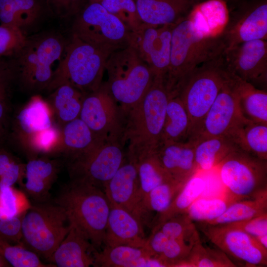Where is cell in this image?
Wrapping results in <instances>:
<instances>
[{
    "label": "cell",
    "instance_id": "1",
    "mask_svg": "<svg viewBox=\"0 0 267 267\" xmlns=\"http://www.w3.org/2000/svg\"><path fill=\"white\" fill-rule=\"evenodd\" d=\"M224 33L214 32L195 5L173 27L170 62L164 80L170 94H177L191 73L224 53Z\"/></svg>",
    "mask_w": 267,
    "mask_h": 267
},
{
    "label": "cell",
    "instance_id": "2",
    "mask_svg": "<svg viewBox=\"0 0 267 267\" xmlns=\"http://www.w3.org/2000/svg\"><path fill=\"white\" fill-rule=\"evenodd\" d=\"M170 96L164 81L155 78L141 100L133 107L122 111V140L124 144H128L129 159L136 162L156 152L161 142Z\"/></svg>",
    "mask_w": 267,
    "mask_h": 267
},
{
    "label": "cell",
    "instance_id": "3",
    "mask_svg": "<svg viewBox=\"0 0 267 267\" xmlns=\"http://www.w3.org/2000/svg\"><path fill=\"white\" fill-rule=\"evenodd\" d=\"M97 251L104 244L111 205L104 191L88 182L71 179L54 200Z\"/></svg>",
    "mask_w": 267,
    "mask_h": 267
},
{
    "label": "cell",
    "instance_id": "4",
    "mask_svg": "<svg viewBox=\"0 0 267 267\" xmlns=\"http://www.w3.org/2000/svg\"><path fill=\"white\" fill-rule=\"evenodd\" d=\"M112 52L72 35L65 57L53 72L46 90L51 92L63 84H69L84 94L97 90L102 84L106 61Z\"/></svg>",
    "mask_w": 267,
    "mask_h": 267
},
{
    "label": "cell",
    "instance_id": "5",
    "mask_svg": "<svg viewBox=\"0 0 267 267\" xmlns=\"http://www.w3.org/2000/svg\"><path fill=\"white\" fill-rule=\"evenodd\" d=\"M231 77L223 54L196 68L184 81L178 94L190 121L188 141L194 139L219 92Z\"/></svg>",
    "mask_w": 267,
    "mask_h": 267
},
{
    "label": "cell",
    "instance_id": "6",
    "mask_svg": "<svg viewBox=\"0 0 267 267\" xmlns=\"http://www.w3.org/2000/svg\"><path fill=\"white\" fill-rule=\"evenodd\" d=\"M105 70L108 75V88L122 111L133 107L141 100L155 78L130 44L111 53Z\"/></svg>",
    "mask_w": 267,
    "mask_h": 267
},
{
    "label": "cell",
    "instance_id": "7",
    "mask_svg": "<svg viewBox=\"0 0 267 267\" xmlns=\"http://www.w3.org/2000/svg\"><path fill=\"white\" fill-rule=\"evenodd\" d=\"M64 48L63 38L56 33L28 37L24 46L10 58L22 88L34 93L46 89L52 78V65L60 58Z\"/></svg>",
    "mask_w": 267,
    "mask_h": 267
},
{
    "label": "cell",
    "instance_id": "8",
    "mask_svg": "<svg viewBox=\"0 0 267 267\" xmlns=\"http://www.w3.org/2000/svg\"><path fill=\"white\" fill-rule=\"evenodd\" d=\"M70 223L64 209L54 202H35L21 220V244L46 261L68 233Z\"/></svg>",
    "mask_w": 267,
    "mask_h": 267
},
{
    "label": "cell",
    "instance_id": "9",
    "mask_svg": "<svg viewBox=\"0 0 267 267\" xmlns=\"http://www.w3.org/2000/svg\"><path fill=\"white\" fill-rule=\"evenodd\" d=\"M130 31L98 2H90L77 14L72 35L112 52L129 44Z\"/></svg>",
    "mask_w": 267,
    "mask_h": 267
},
{
    "label": "cell",
    "instance_id": "10",
    "mask_svg": "<svg viewBox=\"0 0 267 267\" xmlns=\"http://www.w3.org/2000/svg\"><path fill=\"white\" fill-rule=\"evenodd\" d=\"M221 181L233 197L253 198L267 190V160L238 149L218 166Z\"/></svg>",
    "mask_w": 267,
    "mask_h": 267
},
{
    "label": "cell",
    "instance_id": "11",
    "mask_svg": "<svg viewBox=\"0 0 267 267\" xmlns=\"http://www.w3.org/2000/svg\"><path fill=\"white\" fill-rule=\"evenodd\" d=\"M123 145L119 139L101 140L87 152L69 160L71 179L88 182L104 191L125 161Z\"/></svg>",
    "mask_w": 267,
    "mask_h": 267
},
{
    "label": "cell",
    "instance_id": "12",
    "mask_svg": "<svg viewBox=\"0 0 267 267\" xmlns=\"http://www.w3.org/2000/svg\"><path fill=\"white\" fill-rule=\"evenodd\" d=\"M79 117L99 139L122 141L123 115L106 83L84 94Z\"/></svg>",
    "mask_w": 267,
    "mask_h": 267
},
{
    "label": "cell",
    "instance_id": "13",
    "mask_svg": "<svg viewBox=\"0 0 267 267\" xmlns=\"http://www.w3.org/2000/svg\"><path fill=\"white\" fill-rule=\"evenodd\" d=\"M205 236L218 249L246 267L267 266V249L244 231L228 224L199 222Z\"/></svg>",
    "mask_w": 267,
    "mask_h": 267
},
{
    "label": "cell",
    "instance_id": "14",
    "mask_svg": "<svg viewBox=\"0 0 267 267\" xmlns=\"http://www.w3.org/2000/svg\"><path fill=\"white\" fill-rule=\"evenodd\" d=\"M247 120L242 116L235 86L234 76L223 85L207 113L193 141L211 136L231 138Z\"/></svg>",
    "mask_w": 267,
    "mask_h": 267
},
{
    "label": "cell",
    "instance_id": "15",
    "mask_svg": "<svg viewBox=\"0 0 267 267\" xmlns=\"http://www.w3.org/2000/svg\"><path fill=\"white\" fill-rule=\"evenodd\" d=\"M152 26L143 24L130 32L129 44L149 67L154 77L164 80L168 72L174 25Z\"/></svg>",
    "mask_w": 267,
    "mask_h": 267
},
{
    "label": "cell",
    "instance_id": "16",
    "mask_svg": "<svg viewBox=\"0 0 267 267\" xmlns=\"http://www.w3.org/2000/svg\"><path fill=\"white\" fill-rule=\"evenodd\" d=\"M229 71L255 87L267 86V42L256 40L240 44L225 52Z\"/></svg>",
    "mask_w": 267,
    "mask_h": 267
},
{
    "label": "cell",
    "instance_id": "17",
    "mask_svg": "<svg viewBox=\"0 0 267 267\" xmlns=\"http://www.w3.org/2000/svg\"><path fill=\"white\" fill-rule=\"evenodd\" d=\"M111 206L123 208L141 221L139 179L135 162H123L104 188Z\"/></svg>",
    "mask_w": 267,
    "mask_h": 267
},
{
    "label": "cell",
    "instance_id": "18",
    "mask_svg": "<svg viewBox=\"0 0 267 267\" xmlns=\"http://www.w3.org/2000/svg\"><path fill=\"white\" fill-rule=\"evenodd\" d=\"M60 162L47 156L28 159L25 164L24 176L20 186L35 202L48 201L49 191L57 178Z\"/></svg>",
    "mask_w": 267,
    "mask_h": 267
},
{
    "label": "cell",
    "instance_id": "19",
    "mask_svg": "<svg viewBox=\"0 0 267 267\" xmlns=\"http://www.w3.org/2000/svg\"><path fill=\"white\" fill-rule=\"evenodd\" d=\"M47 101L39 95L33 96L20 110L14 120L13 134L21 148L33 135L55 123Z\"/></svg>",
    "mask_w": 267,
    "mask_h": 267
},
{
    "label": "cell",
    "instance_id": "20",
    "mask_svg": "<svg viewBox=\"0 0 267 267\" xmlns=\"http://www.w3.org/2000/svg\"><path fill=\"white\" fill-rule=\"evenodd\" d=\"M145 237L141 221L127 210L111 206L104 245L106 247L128 245L144 247Z\"/></svg>",
    "mask_w": 267,
    "mask_h": 267
},
{
    "label": "cell",
    "instance_id": "21",
    "mask_svg": "<svg viewBox=\"0 0 267 267\" xmlns=\"http://www.w3.org/2000/svg\"><path fill=\"white\" fill-rule=\"evenodd\" d=\"M96 250L86 235L70 223L68 233L46 261L55 267L93 266Z\"/></svg>",
    "mask_w": 267,
    "mask_h": 267
},
{
    "label": "cell",
    "instance_id": "22",
    "mask_svg": "<svg viewBox=\"0 0 267 267\" xmlns=\"http://www.w3.org/2000/svg\"><path fill=\"white\" fill-rule=\"evenodd\" d=\"M155 154L163 169L174 179L186 182L198 172L192 141L163 142Z\"/></svg>",
    "mask_w": 267,
    "mask_h": 267
},
{
    "label": "cell",
    "instance_id": "23",
    "mask_svg": "<svg viewBox=\"0 0 267 267\" xmlns=\"http://www.w3.org/2000/svg\"><path fill=\"white\" fill-rule=\"evenodd\" d=\"M224 53L244 42L267 38V3L264 1L248 11L224 33Z\"/></svg>",
    "mask_w": 267,
    "mask_h": 267
},
{
    "label": "cell",
    "instance_id": "24",
    "mask_svg": "<svg viewBox=\"0 0 267 267\" xmlns=\"http://www.w3.org/2000/svg\"><path fill=\"white\" fill-rule=\"evenodd\" d=\"M143 23L152 26L175 24L194 4L190 0H134Z\"/></svg>",
    "mask_w": 267,
    "mask_h": 267
},
{
    "label": "cell",
    "instance_id": "25",
    "mask_svg": "<svg viewBox=\"0 0 267 267\" xmlns=\"http://www.w3.org/2000/svg\"><path fill=\"white\" fill-rule=\"evenodd\" d=\"M49 14L44 0H0V23L25 29Z\"/></svg>",
    "mask_w": 267,
    "mask_h": 267
},
{
    "label": "cell",
    "instance_id": "26",
    "mask_svg": "<svg viewBox=\"0 0 267 267\" xmlns=\"http://www.w3.org/2000/svg\"><path fill=\"white\" fill-rule=\"evenodd\" d=\"M197 170L210 171L217 167L231 152L240 149L233 140L227 136H211L193 141Z\"/></svg>",
    "mask_w": 267,
    "mask_h": 267
},
{
    "label": "cell",
    "instance_id": "27",
    "mask_svg": "<svg viewBox=\"0 0 267 267\" xmlns=\"http://www.w3.org/2000/svg\"><path fill=\"white\" fill-rule=\"evenodd\" d=\"M234 76L239 107L243 117L253 122L267 125V91Z\"/></svg>",
    "mask_w": 267,
    "mask_h": 267
},
{
    "label": "cell",
    "instance_id": "28",
    "mask_svg": "<svg viewBox=\"0 0 267 267\" xmlns=\"http://www.w3.org/2000/svg\"><path fill=\"white\" fill-rule=\"evenodd\" d=\"M61 128V154L69 160L85 153L102 140L96 137L80 117L66 123Z\"/></svg>",
    "mask_w": 267,
    "mask_h": 267
},
{
    "label": "cell",
    "instance_id": "29",
    "mask_svg": "<svg viewBox=\"0 0 267 267\" xmlns=\"http://www.w3.org/2000/svg\"><path fill=\"white\" fill-rule=\"evenodd\" d=\"M49 95L47 102L57 125L61 127L80 117L84 94L69 84L61 85Z\"/></svg>",
    "mask_w": 267,
    "mask_h": 267
},
{
    "label": "cell",
    "instance_id": "30",
    "mask_svg": "<svg viewBox=\"0 0 267 267\" xmlns=\"http://www.w3.org/2000/svg\"><path fill=\"white\" fill-rule=\"evenodd\" d=\"M189 127V117L179 95H170L166 108L161 143L188 141Z\"/></svg>",
    "mask_w": 267,
    "mask_h": 267
},
{
    "label": "cell",
    "instance_id": "31",
    "mask_svg": "<svg viewBox=\"0 0 267 267\" xmlns=\"http://www.w3.org/2000/svg\"><path fill=\"white\" fill-rule=\"evenodd\" d=\"M266 213H267V190L253 198L232 202L220 216L202 223L226 224L249 220Z\"/></svg>",
    "mask_w": 267,
    "mask_h": 267
},
{
    "label": "cell",
    "instance_id": "32",
    "mask_svg": "<svg viewBox=\"0 0 267 267\" xmlns=\"http://www.w3.org/2000/svg\"><path fill=\"white\" fill-rule=\"evenodd\" d=\"M206 180L197 172L185 183L168 208L158 215L153 230L158 229L166 221L186 212L206 188Z\"/></svg>",
    "mask_w": 267,
    "mask_h": 267
},
{
    "label": "cell",
    "instance_id": "33",
    "mask_svg": "<svg viewBox=\"0 0 267 267\" xmlns=\"http://www.w3.org/2000/svg\"><path fill=\"white\" fill-rule=\"evenodd\" d=\"M224 253L217 248L204 246L196 231L191 249L188 256L176 267H235Z\"/></svg>",
    "mask_w": 267,
    "mask_h": 267
},
{
    "label": "cell",
    "instance_id": "34",
    "mask_svg": "<svg viewBox=\"0 0 267 267\" xmlns=\"http://www.w3.org/2000/svg\"><path fill=\"white\" fill-rule=\"evenodd\" d=\"M93 256V267H135L140 258L151 257L144 247L128 245L105 246L101 251H95Z\"/></svg>",
    "mask_w": 267,
    "mask_h": 267
},
{
    "label": "cell",
    "instance_id": "35",
    "mask_svg": "<svg viewBox=\"0 0 267 267\" xmlns=\"http://www.w3.org/2000/svg\"><path fill=\"white\" fill-rule=\"evenodd\" d=\"M232 139L240 149L267 160V125L247 120Z\"/></svg>",
    "mask_w": 267,
    "mask_h": 267
},
{
    "label": "cell",
    "instance_id": "36",
    "mask_svg": "<svg viewBox=\"0 0 267 267\" xmlns=\"http://www.w3.org/2000/svg\"><path fill=\"white\" fill-rule=\"evenodd\" d=\"M139 179V209L147 195L155 187L172 178L163 169L155 153L144 156L136 162Z\"/></svg>",
    "mask_w": 267,
    "mask_h": 267
},
{
    "label": "cell",
    "instance_id": "37",
    "mask_svg": "<svg viewBox=\"0 0 267 267\" xmlns=\"http://www.w3.org/2000/svg\"><path fill=\"white\" fill-rule=\"evenodd\" d=\"M62 147L61 128L54 124L32 136L22 149L29 159L40 155L49 156L61 154Z\"/></svg>",
    "mask_w": 267,
    "mask_h": 267
},
{
    "label": "cell",
    "instance_id": "38",
    "mask_svg": "<svg viewBox=\"0 0 267 267\" xmlns=\"http://www.w3.org/2000/svg\"><path fill=\"white\" fill-rule=\"evenodd\" d=\"M186 182L171 179L153 188L141 203L142 217L149 212L159 215L166 211Z\"/></svg>",
    "mask_w": 267,
    "mask_h": 267
},
{
    "label": "cell",
    "instance_id": "39",
    "mask_svg": "<svg viewBox=\"0 0 267 267\" xmlns=\"http://www.w3.org/2000/svg\"><path fill=\"white\" fill-rule=\"evenodd\" d=\"M0 256L13 267H55L22 245L11 244L0 237Z\"/></svg>",
    "mask_w": 267,
    "mask_h": 267
},
{
    "label": "cell",
    "instance_id": "40",
    "mask_svg": "<svg viewBox=\"0 0 267 267\" xmlns=\"http://www.w3.org/2000/svg\"><path fill=\"white\" fill-rule=\"evenodd\" d=\"M234 201L222 198H198L185 213L193 222H206L220 216Z\"/></svg>",
    "mask_w": 267,
    "mask_h": 267
},
{
    "label": "cell",
    "instance_id": "41",
    "mask_svg": "<svg viewBox=\"0 0 267 267\" xmlns=\"http://www.w3.org/2000/svg\"><path fill=\"white\" fill-rule=\"evenodd\" d=\"M99 2L109 13L117 17L130 32L137 31L144 24L134 0H102Z\"/></svg>",
    "mask_w": 267,
    "mask_h": 267
},
{
    "label": "cell",
    "instance_id": "42",
    "mask_svg": "<svg viewBox=\"0 0 267 267\" xmlns=\"http://www.w3.org/2000/svg\"><path fill=\"white\" fill-rule=\"evenodd\" d=\"M25 164L0 146V188L13 187L22 182L24 173Z\"/></svg>",
    "mask_w": 267,
    "mask_h": 267
},
{
    "label": "cell",
    "instance_id": "43",
    "mask_svg": "<svg viewBox=\"0 0 267 267\" xmlns=\"http://www.w3.org/2000/svg\"><path fill=\"white\" fill-rule=\"evenodd\" d=\"M28 40L25 32L12 25L0 24V58H12L24 46Z\"/></svg>",
    "mask_w": 267,
    "mask_h": 267
},
{
    "label": "cell",
    "instance_id": "44",
    "mask_svg": "<svg viewBox=\"0 0 267 267\" xmlns=\"http://www.w3.org/2000/svg\"><path fill=\"white\" fill-rule=\"evenodd\" d=\"M158 229L169 239L189 240L192 238L197 228L194 222L184 213L166 221Z\"/></svg>",
    "mask_w": 267,
    "mask_h": 267
},
{
    "label": "cell",
    "instance_id": "45",
    "mask_svg": "<svg viewBox=\"0 0 267 267\" xmlns=\"http://www.w3.org/2000/svg\"><path fill=\"white\" fill-rule=\"evenodd\" d=\"M197 231V229L192 238L189 240L169 239L163 252L159 258L167 267H176L178 263L184 260L189 254Z\"/></svg>",
    "mask_w": 267,
    "mask_h": 267
},
{
    "label": "cell",
    "instance_id": "46",
    "mask_svg": "<svg viewBox=\"0 0 267 267\" xmlns=\"http://www.w3.org/2000/svg\"><path fill=\"white\" fill-rule=\"evenodd\" d=\"M23 213L10 215L0 207V238L11 244L22 245L21 227Z\"/></svg>",
    "mask_w": 267,
    "mask_h": 267
},
{
    "label": "cell",
    "instance_id": "47",
    "mask_svg": "<svg viewBox=\"0 0 267 267\" xmlns=\"http://www.w3.org/2000/svg\"><path fill=\"white\" fill-rule=\"evenodd\" d=\"M13 187L0 188V207L10 215L22 214L28 208Z\"/></svg>",
    "mask_w": 267,
    "mask_h": 267
},
{
    "label": "cell",
    "instance_id": "48",
    "mask_svg": "<svg viewBox=\"0 0 267 267\" xmlns=\"http://www.w3.org/2000/svg\"><path fill=\"white\" fill-rule=\"evenodd\" d=\"M16 80V71L10 58H0V100L7 103L12 85Z\"/></svg>",
    "mask_w": 267,
    "mask_h": 267
},
{
    "label": "cell",
    "instance_id": "49",
    "mask_svg": "<svg viewBox=\"0 0 267 267\" xmlns=\"http://www.w3.org/2000/svg\"><path fill=\"white\" fill-rule=\"evenodd\" d=\"M226 224L239 229L256 239L267 236V213L249 220Z\"/></svg>",
    "mask_w": 267,
    "mask_h": 267
},
{
    "label": "cell",
    "instance_id": "50",
    "mask_svg": "<svg viewBox=\"0 0 267 267\" xmlns=\"http://www.w3.org/2000/svg\"><path fill=\"white\" fill-rule=\"evenodd\" d=\"M49 14L61 18L77 14L82 0H44Z\"/></svg>",
    "mask_w": 267,
    "mask_h": 267
},
{
    "label": "cell",
    "instance_id": "51",
    "mask_svg": "<svg viewBox=\"0 0 267 267\" xmlns=\"http://www.w3.org/2000/svg\"><path fill=\"white\" fill-rule=\"evenodd\" d=\"M169 238L160 229L153 230L147 238L144 247L151 257L159 258Z\"/></svg>",
    "mask_w": 267,
    "mask_h": 267
},
{
    "label": "cell",
    "instance_id": "52",
    "mask_svg": "<svg viewBox=\"0 0 267 267\" xmlns=\"http://www.w3.org/2000/svg\"><path fill=\"white\" fill-rule=\"evenodd\" d=\"M7 118V103L0 100V146L6 135Z\"/></svg>",
    "mask_w": 267,
    "mask_h": 267
},
{
    "label": "cell",
    "instance_id": "53",
    "mask_svg": "<svg viewBox=\"0 0 267 267\" xmlns=\"http://www.w3.org/2000/svg\"><path fill=\"white\" fill-rule=\"evenodd\" d=\"M10 267L7 263L0 256V267Z\"/></svg>",
    "mask_w": 267,
    "mask_h": 267
},
{
    "label": "cell",
    "instance_id": "54",
    "mask_svg": "<svg viewBox=\"0 0 267 267\" xmlns=\"http://www.w3.org/2000/svg\"><path fill=\"white\" fill-rule=\"evenodd\" d=\"M191 0L194 4H195L204 0Z\"/></svg>",
    "mask_w": 267,
    "mask_h": 267
},
{
    "label": "cell",
    "instance_id": "55",
    "mask_svg": "<svg viewBox=\"0 0 267 267\" xmlns=\"http://www.w3.org/2000/svg\"><path fill=\"white\" fill-rule=\"evenodd\" d=\"M90 2H99L102 0H89Z\"/></svg>",
    "mask_w": 267,
    "mask_h": 267
}]
</instances>
